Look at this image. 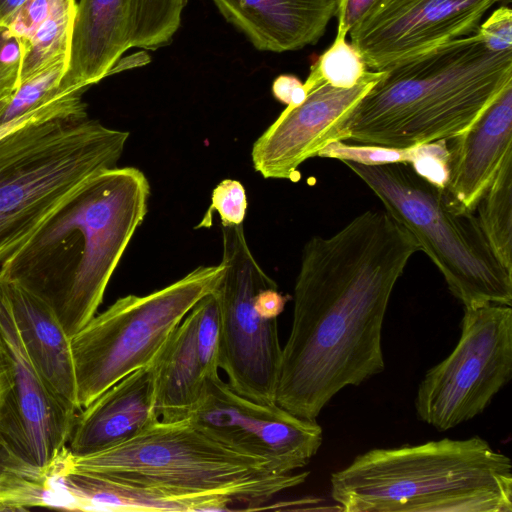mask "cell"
I'll return each mask as SVG.
<instances>
[{"label": "cell", "instance_id": "34", "mask_svg": "<svg viewBox=\"0 0 512 512\" xmlns=\"http://www.w3.org/2000/svg\"><path fill=\"white\" fill-rule=\"evenodd\" d=\"M19 69L0 66V102L9 98L19 86Z\"/></svg>", "mask_w": 512, "mask_h": 512}, {"label": "cell", "instance_id": "2", "mask_svg": "<svg viewBox=\"0 0 512 512\" xmlns=\"http://www.w3.org/2000/svg\"><path fill=\"white\" fill-rule=\"evenodd\" d=\"M149 196L138 168L103 171L0 266V277L43 301L71 338L96 315Z\"/></svg>", "mask_w": 512, "mask_h": 512}, {"label": "cell", "instance_id": "32", "mask_svg": "<svg viewBox=\"0 0 512 512\" xmlns=\"http://www.w3.org/2000/svg\"><path fill=\"white\" fill-rule=\"evenodd\" d=\"M273 97L286 106H296L304 101L308 89L304 82L293 74H281L272 83Z\"/></svg>", "mask_w": 512, "mask_h": 512}, {"label": "cell", "instance_id": "9", "mask_svg": "<svg viewBox=\"0 0 512 512\" xmlns=\"http://www.w3.org/2000/svg\"><path fill=\"white\" fill-rule=\"evenodd\" d=\"M224 274L214 291L219 308L218 365L238 394L275 403L282 347L277 319L264 317L256 297L277 283L252 254L244 226H222Z\"/></svg>", "mask_w": 512, "mask_h": 512}, {"label": "cell", "instance_id": "30", "mask_svg": "<svg viewBox=\"0 0 512 512\" xmlns=\"http://www.w3.org/2000/svg\"><path fill=\"white\" fill-rule=\"evenodd\" d=\"M62 0H26L4 24L22 40H27Z\"/></svg>", "mask_w": 512, "mask_h": 512}, {"label": "cell", "instance_id": "27", "mask_svg": "<svg viewBox=\"0 0 512 512\" xmlns=\"http://www.w3.org/2000/svg\"><path fill=\"white\" fill-rule=\"evenodd\" d=\"M247 210L244 186L238 180L224 179L212 191L210 206L196 228H209L212 214L216 211L222 226L241 225Z\"/></svg>", "mask_w": 512, "mask_h": 512}, {"label": "cell", "instance_id": "16", "mask_svg": "<svg viewBox=\"0 0 512 512\" xmlns=\"http://www.w3.org/2000/svg\"><path fill=\"white\" fill-rule=\"evenodd\" d=\"M158 420L151 363L116 382L78 412L67 448L73 456L102 452L133 439Z\"/></svg>", "mask_w": 512, "mask_h": 512}, {"label": "cell", "instance_id": "36", "mask_svg": "<svg viewBox=\"0 0 512 512\" xmlns=\"http://www.w3.org/2000/svg\"><path fill=\"white\" fill-rule=\"evenodd\" d=\"M26 0H0V24H5Z\"/></svg>", "mask_w": 512, "mask_h": 512}, {"label": "cell", "instance_id": "22", "mask_svg": "<svg viewBox=\"0 0 512 512\" xmlns=\"http://www.w3.org/2000/svg\"><path fill=\"white\" fill-rule=\"evenodd\" d=\"M76 5L75 0H62L33 34L23 40L19 84L58 62H69Z\"/></svg>", "mask_w": 512, "mask_h": 512}, {"label": "cell", "instance_id": "12", "mask_svg": "<svg viewBox=\"0 0 512 512\" xmlns=\"http://www.w3.org/2000/svg\"><path fill=\"white\" fill-rule=\"evenodd\" d=\"M0 348L11 382L0 431L24 459L52 475L67 450L79 410L51 390L31 361L1 277Z\"/></svg>", "mask_w": 512, "mask_h": 512}, {"label": "cell", "instance_id": "3", "mask_svg": "<svg viewBox=\"0 0 512 512\" xmlns=\"http://www.w3.org/2000/svg\"><path fill=\"white\" fill-rule=\"evenodd\" d=\"M60 461L143 493L162 511L259 509L309 474L284 473L233 450L188 419L158 420L133 439L91 455L73 456L67 449Z\"/></svg>", "mask_w": 512, "mask_h": 512}, {"label": "cell", "instance_id": "10", "mask_svg": "<svg viewBox=\"0 0 512 512\" xmlns=\"http://www.w3.org/2000/svg\"><path fill=\"white\" fill-rule=\"evenodd\" d=\"M511 376V306L464 308L458 343L418 386L416 415L439 431L452 429L481 414Z\"/></svg>", "mask_w": 512, "mask_h": 512}, {"label": "cell", "instance_id": "26", "mask_svg": "<svg viewBox=\"0 0 512 512\" xmlns=\"http://www.w3.org/2000/svg\"><path fill=\"white\" fill-rule=\"evenodd\" d=\"M84 92L78 91L56 98L32 111L0 124V140L29 124L54 119L85 118L86 104L82 100Z\"/></svg>", "mask_w": 512, "mask_h": 512}, {"label": "cell", "instance_id": "28", "mask_svg": "<svg viewBox=\"0 0 512 512\" xmlns=\"http://www.w3.org/2000/svg\"><path fill=\"white\" fill-rule=\"evenodd\" d=\"M450 152L447 139L415 145L412 170L429 183L445 189L449 179Z\"/></svg>", "mask_w": 512, "mask_h": 512}, {"label": "cell", "instance_id": "23", "mask_svg": "<svg viewBox=\"0 0 512 512\" xmlns=\"http://www.w3.org/2000/svg\"><path fill=\"white\" fill-rule=\"evenodd\" d=\"M52 506L51 474L24 459L0 431V510Z\"/></svg>", "mask_w": 512, "mask_h": 512}, {"label": "cell", "instance_id": "18", "mask_svg": "<svg viewBox=\"0 0 512 512\" xmlns=\"http://www.w3.org/2000/svg\"><path fill=\"white\" fill-rule=\"evenodd\" d=\"M260 51L282 53L315 44L336 15L337 0H212Z\"/></svg>", "mask_w": 512, "mask_h": 512}, {"label": "cell", "instance_id": "35", "mask_svg": "<svg viewBox=\"0 0 512 512\" xmlns=\"http://www.w3.org/2000/svg\"><path fill=\"white\" fill-rule=\"evenodd\" d=\"M11 389L9 369L0 348V414L6 404Z\"/></svg>", "mask_w": 512, "mask_h": 512}, {"label": "cell", "instance_id": "4", "mask_svg": "<svg viewBox=\"0 0 512 512\" xmlns=\"http://www.w3.org/2000/svg\"><path fill=\"white\" fill-rule=\"evenodd\" d=\"M509 86L512 50L477 32L384 69L341 125L338 140L406 148L467 130Z\"/></svg>", "mask_w": 512, "mask_h": 512}, {"label": "cell", "instance_id": "5", "mask_svg": "<svg viewBox=\"0 0 512 512\" xmlns=\"http://www.w3.org/2000/svg\"><path fill=\"white\" fill-rule=\"evenodd\" d=\"M346 512H511L512 463L479 436L375 448L330 479Z\"/></svg>", "mask_w": 512, "mask_h": 512}, {"label": "cell", "instance_id": "15", "mask_svg": "<svg viewBox=\"0 0 512 512\" xmlns=\"http://www.w3.org/2000/svg\"><path fill=\"white\" fill-rule=\"evenodd\" d=\"M219 308L213 293L203 297L173 330L153 361L159 419H187L207 383L219 376Z\"/></svg>", "mask_w": 512, "mask_h": 512}, {"label": "cell", "instance_id": "37", "mask_svg": "<svg viewBox=\"0 0 512 512\" xmlns=\"http://www.w3.org/2000/svg\"><path fill=\"white\" fill-rule=\"evenodd\" d=\"M511 2V0H501L500 3H502L503 5H507Z\"/></svg>", "mask_w": 512, "mask_h": 512}, {"label": "cell", "instance_id": "29", "mask_svg": "<svg viewBox=\"0 0 512 512\" xmlns=\"http://www.w3.org/2000/svg\"><path fill=\"white\" fill-rule=\"evenodd\" d=\"M476 32L493 52L512 50V10L507 5L495 9Z\"/></svg>", "mask_w": 512, "mask_h": 512}, {"label": "cell", "instance_id": "25", "mask_svg": "<svg viewBox=\"0 0 512 512\" xmlns=\"http://www.w3.org/2000/svg\"><path fill=\"white\" fill-rule=\"evenodd\" d=\"M415 155V145L395 148L381 145H350L335 140L325 145L317 154L321 158L338 159L368 166L393 163L410 164Z\"/></svg>", "mask_w": 512, "mask_h": 512}, {"label": "cell", "instance_id": "11", "mask_svg": "<svg viewBox=\"0 0 512 512\" xmlns=\"http://www.w3.org/2000/svg\"><path fill=\"white\" fill-rule=\"evenodd\" d=\"M187 419L225 446L267 460L284 473L305 467L323 439L316 420L298 417L276 403L250 400L220 376L208 381L201 402Z\"/></svg>", "mask_w": 512, "mask_h": 512}, {"label": "cell", "instance_id": "1", "mask_svg": "<svg viewBox=\"0 0 512 512\" xmlns=\"http://www.w3.org/2000/svg\"><path fill=\"white\" fill-rule=\"evenodd\" d=\"M414 237L386 210H367L304 245L275 403L315 421L343 388L385 369L382 328Z\"/></svg>", "mask_w": 512, "mask_h": 512}, {"label": "cell", "instance_id": "20", "mask_svg": "<svg viewBox=\"0 0 512 512\" xmlns=\"http://www.w3.org/2000/svg\"><path fill=\"white\" fill-rule=\"evenodd\" d=\"M1 279L31 361L51 390L80 411L71 338L43 301L21 285Z\"/></svg>", "mask_w": 512, "mask_h": 512}, {"label": "cell", "instance_id": "6", "mask_svg": "<svg viewBox=\"0 0 512 512\" xmlns=\"http://www.w3.org/2000/svg\"><path fill=\"white\" fill-rule=\"evenodd\" d=\"M128 137L87 116L29 124L0 140V266L87 183L117 167Z\"/></svg>", "mask_w": 512, "mask_h": 512}, {"label": "cell", "instance_id": "7", "mask_svg": "<svg viewBox=\"0 0 512 512\" xmlns=\"http://www.w3.org/2000/svg\"><path fill=\"white\" fill-rule=\"evenodd\" d=\"M344 164L380 199L416 240L464 305L512 304V273L493 254L474 212L456 205L445 189L408 164Z\"/></svg>", "mask_w": 512, "mask_h": 512}, {"label": "cell", "instance_id": "8", "mask_svg": "<svg viewBox=\"0 0 512 512\" xmlns=\"http://www.w3.org/2000/svg\"><path fill=\"white\" fill-rule=\"evenodd\" d=\"M223 274L221 262L199 266L147 295L121 297L72 336L80 409L128 374L153 363L173 330L216 290Z\"/></svg>", "mask_w": 512, "mask_h": 512}, {"label": "cell", "instance_id": "24", "mask_svg": "<svg viewBox=\"0 0 512 512\" xmlns=\"http://www.w3.org/2000/svg\"><path fill=\"white\" fill-rule=\"evenodd\" d=\"M346 38L337 32L333 43L310 67L324 82L341 89L354 87L368 71L362 56Z\"/></svg>", "mask_w": 512, "mask_h": 512}, {"label": "cell", "instance_id": "33", "mask_svg": "<svg viewBox=\"0 0 512 512\" xmlns=\"http://www.w3.org/2000/svg\"><path fill=\"white\" fill-rule=\"evenodd\" d=\"M23 50V40L6 25L0 24V66L20 68Z\"/></svg>", "mask_w": 512, "mask_h": 512}, {"label": "cell", "instance_id": "31", "mask_svg": "<svg viewBox=\"0 0 512 512\" xmlns=\"http://www.w3.org/2000/svg\"><path fill=\"white\" fill-rule=\"evenodd\" d=\"M380 0H337V32L348 35Z\"/></svg>", "mask_w": 512, "mask_h": 512}, {"label": "cell", "instance_id": "19", "mask_svg": "<svg viewBox=\"0 0 512 512\" xmlns=\"http://www.w3.org/2000/svg\"><path fill=\"white\" fill-rule=\"evenodd\" d=\"M135 0H79L64 84L86 91L131 48Z\"/></svg>", "mask_w": 512, "mask_h": 512}, {"label": "cell", "instance_id": "13", "mask_svg": "<svg viewBox=\"0 0 512 512\" xmlns=\"http://www.w3.org/2000/svg\"><path fill=\"white\" fill-rule=\"evenodd\" d=\"M501 0H380L350 30L367 68L380 71L476 32Z\"/></svg>", "mask_w": 512, "mask_h": 512}, {"label": "cell", "instance_id": "21", "mask_svg": "<svg viewBox=\"0 0 512 512\" xmlns=\"http://www.w3.org/2000/svg\"><path fill=\"white\" fill-rule=\"evenodd\" d=\"M476 209L489 247L499 263L512 273V148Z\"/></svg>", "mask_w": 512, "mask_h": 512}, {"label": "cell", "instance_id": "17", "mask_svg": "<svg viewBox=\"0 0 512 512\" xmlns=\"http://www.w3.org/2000/svg\"><path fill=\"white\" fill-rule=\"evenodd\" d=\"M447 145L450 163L445 191L460 208L474 212L512 148V86L467 130L447 139Z\"/></svg>", "mask_w": 512, "mask_h": 512}, {"label": "cell", "instance_id": "14", "mask_svg": "<svg viewBox=\"0 0 512 512\" xmlns=\"http://www.w3.org/2000/svg\"><path fill=\"white\" fill-rule=\"evenodd\" d=\"M383 75L384 70H369L357 85L341 89L327 84L310 69L304 82L308 89L304 101L286 106L253 143L255 171L266 179L298 181L300 165L338 140L343 122Z\"/></svg>", "mask_w": 512, "mask_h": 512}]
</instances>
